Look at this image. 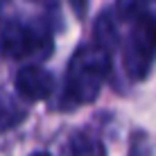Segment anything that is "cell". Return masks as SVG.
<instances>
[{"instance_id":"6da1fadb","label":"cell","mask_w":156,"mask_h":156,"mask_svg":"<svg viewBox=\"0 0 156 156\" xmlns=\"http://www.w3.org/2000/svg\"><path fill=\"white\" fill-rule=\"evenodd\" d=\"M109 66V50L100 48L98 43L79 48L68 63L66 86H63V95L59 102L61 109H75L86 102H93L106 79Z\"/></svg>"},{"instance_id":"7a4b0ae2","label":"cell","mask_w":156,"mask_h":156,"mask_svg":"<svg viewBox=\"0 0 156 156\" xmlns=\"http://www.w3.org/2000/svg\"><path fill=\"white\" fill-rule=\"evenodd\" d=\"M52 48V34L43 25H30L12 18L0 27V55L5 59H48Z\"/></svg>"},{"instance_id":"3957f363","label":"cell","mask_w":156,"mask_h":156,"mask_svg":"<svg viewBox=\"0 0 156 156\" xmlns=\"http://www.w3.org/2000/svg\"><path fill=\"white\" fill-rule=\"evenodd\" d=\"M122 63L129 77L143 79L156 57V14H136L122 48Z\"/></svg>"},{"instance_id":"277c9868","label":"cell","mask_w":156,"mask_h":156,"mask_svg":"<svg viewBox=\"0 0 156 156\" xmlns=\"http://www.w3.org/2000/svg\"><path fill=\"white\" fill-rule=\"evenodd\" d=\"M16 90L23 95L25 100L41 102L48 100L55 90V77L41 66H25L16 73Z\"/></svg>"},{"instance_id":"5b68a950","label":"cell","mask_w":156,"mask_h":156,"mask_svg":"<svg viewBox=\"0 0 156 156\" xmlns=\"http://www.w3.org/2000/svg\"><path fill=\"white\" fill-rule=\"evenodd\" d=\"M66 156H106V149L98 136L88 131H77L68 140Z\"/></svg>"},{"instance_id":"8992f818","label":"cell","mask_w":156,"mask_h":156,"mask_svg":"<svg viewBox=\"0 0 156 156\" xmlns=\"http://www.w3.org/2000/svg\"><path fill=\"white\" fill-rule=\"evenodd\" d=\"M25 118V109L18 104L14 98L0 93V133L9 131Z\"/></svg>"},{"instance_id":"52a82bcc","label":"cell","mask_w":156,"mask_h":156,"mask_svg":"<svg viewBox=\"0 0 156 156\" xmlns=\"http://www.w3.org/2000/svg\"><path fill=\"white\" fill-rule=\"evenodd\" d=\"M95 43L104 50H111L118 43V27L111 12H104L95 23Z\"/></svg>"},{"instance_id":"ba28073f","label":"cell","mask_w":156,"mask_h":156,"mask_svg":"<svg viewBox=\"0 0 156 156\" xmlns=\"http://www.w3.org/2000/svg\"><path fill=\"white\" fill-rule=\"evenodd\" d=\"M118 2H120V12L125 16H136L143 0H118Z\"/></svg>"},{"instance_id":"9c48e42d","label":"cell","mask_w":156,"mask_h":156,"mask_svg":"<svg viewBox=\"0 0 156 156\" xmlns=\"http://www.w3.org/2000/svg\"><path fill=\"white\" fill-rule=\"evenodd\" d=\"M34 156H50L48 152H39V154H34Z\"/></svg>"},{"instance_id":"30bf717a","label":"cell","mask_w":156,"mask_h":156,"mask_svg":"<svg viewBox=\"0 0 156 156\" xmlns=\"http://www.w3.org/2000/svg\"><path fill=\"white\" fill-rule=\"evenodd\" d=\"M0 7H2V0H0Z\"/></svg>"},{"instance_id":"8fae6325","label":"cell","mask_w":156,"mask_h":156,"mask_svg":"<svg viewBox=\"0 0 156 156\" xmlns=\"http://www.w3.org/2000/svg\"><path fill=\"white\" fill-rule=\"evenodd\" d=\"M149 2H156V0H149Z\"/></svg>"}]
</instances>
